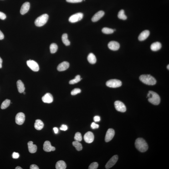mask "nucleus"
<instances>
[{"label": "nucleus", "mask_w": 169, "mask_h": 169, "mask_svg": "<svg viewBox=\"0 0 169 169\" xmlns=\"http://www.w3.org/2000/svg\"><path fill=\"white\" fill-rule=\"evenodd\" d=\"M135 146L136 148L141 152H144L148 149L147 143L144 139L140 138L136 140Z\"/></svg>", "instance_id": "obj_1"}, {"label": "nucleus", "mask_w": 169, "mask_h": 169, "mask_svg": "<svg viewBox=\"0 0 169 169\" xmlns=\"http://www.w3.org/2000/svg\"><path fill=\"white\" fill-rule=\"evenodd\" d=\"M148 98V100L150 102L154 105H158L160 102V98L157 93L152 91L149 92L147 98Z\"/></svg>", "instance_id": "obj_2"}, {"label": "nucleus", "mask_w": 169, "mask_h": 169, "mask_svg": "<svg viewBox=\"0 0 169 169\" xmlns=\"http://www.w3.org/2000/svg\"><path fill=\"white\" fill-rule=\"evenodd\" d=\"M140 79L143 83L148 85H154L156 83V80L150 74H142L140 76Z\"/></svg>", "instance_id": "obj_3"}, {"label": "nucleus", "mask_w": 169, "mask_h": 169, "mask_svg": "<svg viewBox=\"0 0 169 169\" xmlns=\"http://www.w3.org/2000/svg\"><path fill=\"white\" fill-rule=\"evenodd\" d=\"M49 18V16L47 14H44L40 16L36 20L34 24L36 26L38 27L42 26L46 23Z\"/></svg>", "instance_id": "obj_4"}, {"label": "nucleus", "mask_w": 169, "mask_h": 169, "mask_svg": "<svg viewBox=\"0 0 169 169\" xmlns=\"http://www.w3.org/2000/svg\"><path fill=\"white\" fill-rule=\"evenodd\" d=\"M107 86L109 88H118L121 86V81L117 79H111L108 81L106 83Z\"/></svg>", "instance_id": "obj_5"}, {"label": "nucleus", "mask_w": 169, "mask_h": 169, "mask_svg": "<svg viewBox=\"0 0 169 169\" xmlns=\"http://www.w3.org/2000/svg\"><path fill=\"white\" fill-rule=\"evenodd\" d=\"M26 63L28 66L33 71L37 72L39 70V66L38 63L34 61L30 60L27 61Z\"/></svg>", "instance_id": "obj_6"}, {"label": "nucleus", "mask_w": 169, "mask_h": 169, "mask_svg": "<svg viewBox=\"0 0 169 169\" xmlns=\"http://www.w3.org/2000/svg\"><path fill=\"white\" fill-rule=\"evenodd\" d=\"M83 14L81 13H78L72 15L70 17L69 20L71 23H76L82 20Z\"/></svg>", "instance_id": "obj_7"}, {"label": "nucleus", "mask_w": 169, "mask_h": 169, "mask_svg": "<svg viewBox=\"0 0 169 169\" xmlns=\"http://www.w3.org/2000/svg\"><path fill=\"white\" fill-rule=\"evenodd\" d=\"M116 109L118 111L124 112L126 110V107L124 103L121 102L117 100L114 103Z\"/></svg>", "instance_id": "obj_8"}, {"label": "nucleus", "mask_w": 169, "mask_h": 169, "mask_svg": "<svg viewBox=\"0 0 169 169\" xmlns=\"http://www.w3.org/2000/svg\"><path fill=\"white\" fill-rule=\"evenodd\" d=\"M25 120V116L24 113L19 112L16 115V122L18 125H22L23 124Z\"/></svg>", "instance_id": "obj_9"}, {"label": "nucleus", "mask_w": 169, "mask_h": 169, "mask_svg": "<svg viewBox=\"0 0 169 169\" xmlns=\"http://www.w3.org/2000/svg\"><path fill=\"white\" fill-rule=\"evenodd\" d=\"M118 160V155H114L113 156L109 161L107 163L105 166L106 168V169L110 168L115 164Z\"/></svg>", "instance_id": "obj_10"}, {"label": "nucleus", "mask_w": 169, "mask_h": 169, "mask_svg": "<svg viewBox=\"0 0 169 169\" xmlns=\"http://www.w3.org/2000/svg\"><path fill=\"white\" fill-rule=\"evenodd\" d=\"M94 135L92 132H87L84 135V141L87 143H91L94 141Z\"/></svg>", "instance_id": "obj_11"}, {"label": "nucleus", "mask_w": 169, "mask_h": 169, "mask_svg": "<svg viewBox=\"0 0 169 169\" xmlns=\"http://www.w3.org/2000/svg\"><path fill=\"white\" fill-rule=\"evenodd\" d=\"M115 135V131L112 129L110 128L107 131L105 137L106 142H108L111 141Z\"/></svg>", "instance_id": "obj_12"}, {"label": "nucleus", "mask_w": 169, "mask_h": 169, "mask_svg": "<svg viewBox=\"0 0 169 169\" xmlns=\"http://www.w3.org/2000/svg\"><path fill=\"white\" fill-rule=\"evenodd\" d=\"M43 150L46 152H50L52 151H55V147L52 146L50 142L46 141L44 142L43 144Z\"/></svg>", "instance_id": "obj_13"}, {"label": "nucleus", "mask_w": 169, "mask_h": 169, "mask_svg": "<svg viewBox=\"0 0 169 169\" xmlns=\"http://www.w3.org/2000/svg\"><path fill=\"white\" fill-rule=\"evenodd\" d=\"M108 47L110 50L114 51L118 50L120 48L119 43L115 41H111L108 44Z\"/></svg>", "instance_id": "obj_14"}, {"label": "nucleus", "mask_w": 169, "mask_h": 169, "mask_svg": "<svg viewBox=\"0 0 169 169\" xmlns=\"http://www.w3.org/2000/svg\"><path fill=\"white\" fill-rule=\"evenodd\" d=\"M42 100L44 103L50 104L53 102V98L51 94L48 93L42 97Z\"/></svg>", "instance_id": "obj_15"}, {"label": "nucleus", "mask_w": 169, "mask_h": 169, "mask_svg": "<svg viewBox=\"0 0 169 169\" xmlns=\"http://www.w3.org/2000/svg\"><path fill=\"white\" fill-rule=\"evenodd\" d=\"M69 63L67 62H62L57 67V70L59 72L64 71L69 68Z\"/></svg>", "instance_id": "obj_16"}, {"label": "nucleus", "mask_w": 169, "mask_h": 169, "mask_svg": "<svg viewBox=\"0 0 169 169\" xmlns=\"http://www.w3.org/2000/svg\"><path fill=\"white\" fill-rule=\"evenodd\" d=\"M30 3L28 2H26L24 3L21 7L20 13L22 15L24 14L29 10L30 8Z\"/></svg>", "instance_id": "obj_17"}, {"label": "nucleus", "mask_w": 169, "mask_h": 169, "mask_svg": "<svg viewBox=\"0 0 169 169\" xmlns=\"http://www.w3.org/2000/svg\"><path fill=\"white\" fill-rule=\"evenodd\" d=\"M105 14V13L103 11H100L96 13L93 16L92 18V20L94 22H98L103 17Z\"/></svg>", "instance_id": "obj_18"}, {"label": "nucleus", "mask_w": 169, "mask_h": 169, "mask_svg": "<svg viewBox=\"0 0 169 169\" xmlns=\"http://www.w3.org/2000/svg\"><path fill=\"white\" fill-rule=\"evenodd\" d=\"M150 34V32L149 30H145L143 31L139 36V40L140 41L145 40L149 36Z\"/></svg>", "instance_id": "obj_19"}, {"label": "nucleus", "mask_w": 169, "mask_h": 169, "mask_svg": "<svg viewBox=\"0 0 169 169\" xmlns=\"http://www.w3.org/2000/svg\"><path fill=\"white\" fill-rule=\"evenodd\" d=\"M28 151L30 153H34L36 152L37 146L36 145L33 144V142H29L28 143Z\"/></svg>", "instance_id": "obj_20"}, {"label": "nucleus", "mask_w": 169, "mask_h": 169, "mask_svg": "<svg viewBox=\"0 0 169 169\" xmlns=\"http://www.w3.org/2000/svg\"><path fill=\"white\" fill-rule=\"evenodd\" d=\"M44 124L43 122L39 119L36 120L34 123V126L36 130H42L44 127Z\"/></svg>", "instance_id": "obj_21"}, {"label": "nucleus", "mask_w": 169, "mask_h": 169, "mask_svg": "<svg viewBox=\"0 0 169 169\" xmlns=\"http://www.w3.org/2000/svg\"><path fill=\"white\" fill-rule=\"evenodd\" d=\"M162 47V45L158 42H156L152 43L151 46L150 48L153 51H157L160 50Z\"/></svg>", "instance_id": "obj_22"}, {"label": "nucleus", "mask_w": 169, "mask_h": 169, "mask_svg": "<svg viewBox=\"0 0 169 169\" xmlns=\"http://www.w3.org/2000/svg\"><path fill=\"white\" fill-rule=\"evenodd\" d=\"M17 85L18 92L20 93H23L24 91L25 88L24 87V84L22 81L20 80L17 81Z\"/></svg>", "instance_id": "obj_23"}, {"label": "nucleus", "mask_w": 169, "mask_h": 169, "mask_svg": "<svg viewBox=\"0 0 169 169\" xmlns=\"http://www.w3.org/2000/svg\"><path fill=\"white\" fill-rule=\"evenodd\" d=\"M66 167V164L62 160L58 161L56 164V169H65Z\"/></svg>", "instance_id": "obj_24"}, {"label": "nucleus", "mask_w": 169, "mask_h": 169, "mask_svg": "<svg viewBox=\"0 0 169 169\" xmlns=\"http://www.w3.org/2000/svg\"><path fill=\"white\" fill-rule=\"evenodd\" d=\"M88 61L90 64H95L96 62V57L92 53H90L88 55L87 58Z\"/></svg>", "instance_id": "obj_25"}, {"label": "nucleus", "mask_w": 169, "mask_h": 169, "mask_svg": "<svg viewBox=\"0 0 169 169\" xmlns=\"http://www.w3.org/2000/svg\"><path fill=\"white\" fill-rule=\"evenodd\" d=\"M62 40L63 43L66 46H69L70 45V42L68 40V35L67 34L64 33L62 36Z\"/></svg>", "instance_id": "obj_26"}, {"label": "nucleus", "mask_w": 169, "mask_h": 169, "mask_svg": "<svg viewBox=\"0 0 169 169\" xmlns=\"http://www.w3.org/2000/svg\"><path fill=\"white\" fill-rule=\"evenodd\" d=\"M72 144L78 151H81L82 149V145L79 142L76 141H74L72 142Z\"/></svg>", "instance_id": "obj_27"}, {"label": "nucleus", "mask_w": 169, "mask_h": 169, "mask_svg": "<svg viewBox=\"0 0 169 169\" xmlns=\"http://www.w3.org/2000/svg\"><path fill=\"white\" fill-rule=\"evenodd\" d=\"M10 104V100L8 99H6L2 102L1 106V109H4L6 108L9 106Z\"/></svg>", "instance_id": "obj_28"}, {"label": "nucleus", "mask_w": 169, "mask_h": 169, "mask_svg": "<svg viewBox=\"0 0 169 169\" xmlns=\"http://www.w3.org/2000/svg\"><path fill=\"white\" fill-rule=\"evenodd\" d=\"M118 17L119 19L124 20H126L127 17L125 14V12L124 10H122L119 11L118 14Z\"/></svg>", "instance_id": "obj_29"}, {"label": "nucleus", "mask_w": 169, "mask_h": 169, "mask_svg": "<svg viewBox=\"0 0 169 169\" xmlns=\"http://www.w3.org/2000/svg\"><path fill=\"white\" fill-rule=\"evenodd\" d=\"M58 46L55 43H52L50 46V53L54 54L58 50Z\"/></svg>", "instance_id": "obj_30"}, {"label": "nucleus", "mask_w": 169, "mask_h": 169, "mask_svg": "<svg viewBox=\"0 0 169 169\" xmlns=\"http://www.w3.org/2000/svg\"><path fill=\"white\" fill-rule=\"evenodd\" d=\"M82 78H80V76L79 75H78L75 77L74 79L72 80L69 82V84H76L80 82L82 80Z\"/></svg>", "instance_id": "obj_31"}, {"label": "nucleus", "mask_w": 169, "mask_h": 169, "mask_svg": "<svg viewBox=\"0 0 169 169\" xmlns=\"http://www.w3.org/2000/svg\"><path fill=\"white\" fill-rule=\"evenodd\" d=\"M102 32L103 33L106 34H111L114 33V30L112 28L104 27L102 30Z\"/></svg>", "instance_id": "obj_32"}, {"label": "nucleus", "mask_w": 169, "mask_h": 169, "mask_svg": "<svg viewBox=\"0 0 169 169\" xmlns=\"http://www.w3.org/2000/svg\"><path fill=\"white\" fill-rule=\"evenodd\" d=\"M74 139L76 141L79 142L81 141L82 140L81 134L79 132L76 133L75 136H74Z\"/></svg>", "instance_id": "obj_33"}, {"label": "nucleus", "mask_w": 169, "mask_h": 169, "mask_svg": "<svg viewBox=\"0 0 169 169\" xmlns=\"http://www.w3.org/2000/svg\"><path fill=\"white\" fill-rule=\"evenodd\" d=\"M98 166V164L97 162H94L92 163L89 166L88 169H97Z\"/></svg>", "instance_id": "obj_34"}, {"label": "nucleus", "mask_w": 169, "mask_h": 169, "mask_svg": "<svg viewBox=\"0 0 169 169\" xmlns=\"http://www.w3.org/2000/svg\"><path fill=\"white\" fill-rule=\"evenodd\" d=\"M81 92V90L80 89L76 88L72 90L71 92V94L72 95H75L80 93Z\"/></svg>", "instance_id": "obj_35"}, {"label": "nucleus", "mask_w": 169, "mask_h": 169, "mask_svg": "<svg viewBox=\"0 0 169 169\" xmlns=\"http://www.w3.org/2000/svg\"><path fill=\"white\" fill-rule=\"evenodd\" d=\"M83 0H66V2L70 3H77L81 2Z\"/></svg>", "instance_id": "obj_36"}, {"label": "nucleus", "mask_w": 169, "mask_h": 169, "mask_svg": "<svg viewBox=\"0 0 169 169\" xmlns=\"http://www.w3.org/2000/svg\"><path fill=\"white\" fill-rule=\"evenodd\" d=\"M91 127L93 129H97L98 128L99 125L95 122H92L91 124Z\"/></svg>", "instance_id": "obj_37"}, {"label": "nucleus", "mask_w": 169, "mask_h": 169, "mask_svg": "<svg viewBox=\"0 0 169 169\" xmlns=\"http://www.w3.org/2000/svg\"><path fill=\"white\" fill-rule=\"evenodd\" d=\"M19 154L18 153L14 152L12 154V156L13 158H18L19 157Z\"/></svg>", "instance_id": "obj_38"}, {"label": "nucleus", "mask_w": 169, "mask_h": 169, "mask_svg": "<svg viewBox=\"0 0 169 169\" xmlns=\"http://www.w3.org/2000/svg\"><path fill=\"white\" fill-rule=\"evenodd\" d=\"M6 18V15L3 12H0V19L4 20Z\"/></svg>", "instance_id": "obj_39"}, {"label": "nucleus", "mask_w": 169, "mask_h": 169, "mask_svg": "<svg viewBox=\"0 0 169 169\" xmlns=\"http://www.w3.org/2000/svg\"><path fill=\"white\" fill-rule=\"evenodd\" d=\"M68 129V126L65 125H62L60 128V130L62 131H66Z\"/></svg>", "instance_id": "obj_40"}, {"label": "nucleus", "mask_w": 169, "mask_h": 169, "mask_svg": "<svg viewBox=\"0 0 169 169\" xmlns=\"http://www.w3.org/2000/svg\"><path fill=\"white\" fill-rule=\"evenodd\" d=\"M94 121L95 122H99L100 121V117L98 116H96L94 117Z\"/></svg>", "instance_id": "obj_41"}, {"label": "nucleus", "mask_w": 169, "mask_h": 169, "mask_svg": "<svg viewBox=\"0 0 169 169\" xmlns=\"http://www.w3.org/2000/svg\"><path fill=\"white\" fill-rule=\"evenodd\" d=\"M30 169H39L38 166L35 164H32L30 165Z\"/></svg>", "instance_id": "obj_42"}, {"label": "nucleus", "mask_w": 169, "mask_h": 169, "mask_svg": "<svg viewBox=\"0 0 169 169\" xmlns=\"http://www.w3.org/2000/svg\"><path fill=\"white\" fill-rule=\"evenodd\" d=\"M4 38V36L2 31L0 30V40H2Z\"/></svg>", "instance_id": "obj_43"}, {"label": "nucleus", "mask_w": 169, "mask_h": 169, "mask_svg": "<svg viewBox=\"0 0 169 169\" xmlns=\"http://www.w3.org/2000/svg\"><path fill=\"white\" fill-rule=\"evenodd\" d=\"M53 130H54V133H55V134H57L58 133V128L56 127L54 128H53Z\"/></svg>", "instance_id": "obj_44"}, {"label": "nucleus", "mask_w": 169, "mask_h": 169, "mask_svg": "<svg viewBox=\"0 0 169 169\" xmlns=\"http://www.w3.org/2000/svg\"><path fill=\"white\" fill-rule=\"evenodd\" d=\"M2 62H3V60L2 58L0 57V68H2Z\"/></svg>", "instance_id": "obj_45"}, {"label": "nucleus", "mask_w": 169, "mask_h": 169, "mask_svg": "<svg viewBox=\"0 0 169 169\" xmlns=\"http://www.w3.org/2000/svg\"><path fill=\"white\" fill-rule=\"evenodd\" d=\"M16 169H22V168L20 167V166H17L16 167Z\"/></svg>", "instance_id": "obj_46"}, {"label": "nucleus", "mask_w": 169, "mask_h": 169, "mask_svg": "<svg viewBox=\"0 0 169 169\" xmlns=\"http://www.w3.org/2000/svg\"><path fill=\"white\" fill-rule=\"evenodd\" d=\"M169 65H168V66H167V69L168 70L169 69Z\"/></svg>", "instance_id": "obj_47"}, {"label": "nucleus", "mask_w": 169, "mask_h": 169, "mask_svg": "<svg viewBox=\"0 0 169 169\" xmlns=\"http://www.w3.org/2000/svg\"><path fill=\"white\" fill-rule=\"evenodd\" d=\"M23 94H26V92H23Z\"/></svg>", "instance_id": "obj_48"}]
</instances>
